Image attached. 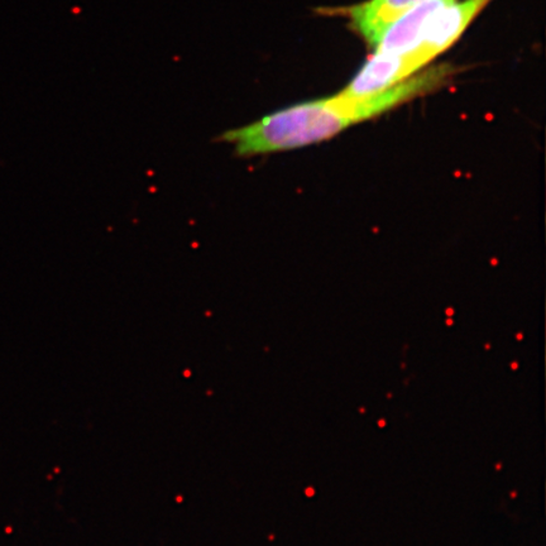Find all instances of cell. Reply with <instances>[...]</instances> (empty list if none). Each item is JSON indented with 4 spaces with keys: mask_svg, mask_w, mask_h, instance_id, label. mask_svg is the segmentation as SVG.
I'll list each match as a JSON object with an SVG mask.
<instances>
[{
    "mask_svg": "<svg viewBox=\"0 0 546 546\" xmlns=\"http://www.w3.org/2000/svg\"><path fill=\"white\" fill-rule=\"evenodd\" d=\"M364 120L367 118L360 104L338 94L286 106L247 126L223 132L215 141L233 147L236 157L249 158L325 142Z\"/></svg>",
    "mask_w": 546,
    "mask_h": 546,
    "instance_id": "obj_1",
    "label": "cell"
},
{
    "mask_svg": "<svg viewBox=\"0 0 546 546\" xmlns=\"http://www.w3.org/2000/svg\"><path fill=\"white\" fill-rule=\"evenodd\" d=\"M454 0H425L398 16L383 28L376 39V53L398 54L410 51L417 44L423 28L431 17Z\"/></svg>",
    "mask_w": 546,
    "mask_h": 546,
    "instance_id": "obj_3",
    "label": "cell"
},
{
    "mask_svg": "<svg viewBox=\"0 0 546 546\" xmlns=\"http://www.w3.org/2000/svg\"><path fill=\"white\" fill-rule=\"evenodd\" d=\"M421 2L425 0H367L346 8L333 9V14L345 16L354 31L373 46L387 24Z\"/></svg>",
    "mask_w": 546,
    "mask_h": 546,
    "instance_id": "obj_4",
    "label": "cell"
},
{
    "mask_svg": "<svg viewBox=\"0 0 546 546\" xmlns=\"http://www.w3.org/2000/svg\"><path fill=\"white\" fill-rule=\"evenodd\" d=\"M385 425H386V422H385V421H383V420H381V421H380V426H381V428H383V426H385Z\"/></svg>",
    "mask_w": 546,
    "mask_h": 546,
    "instance_id": "obj_5",
    "label": "cell"
},
{
    "mask_svg": "<svg viewBox=\"0 0 546 546\" xmlns=\"http://www.w3.org/2000/svg\"><path fill=\"white\" fill-rule=\"evenodd\" d=\"M491 0H463L446 6L431 17L412 51L422 64L428 65L458 41L473 19Z\"/></svg>",
    "mask_w": 546,
    "mask_h": 546,
    "instance_id": "obj_2",
    "label": "cell"
},
{
    "mask_svg": "<svg viewBox=\"0 0 546 546\" xmlns=\"http://www.w3.org/2000/svg\"><path fill=\"white\" fill-rule=\"evenodd\" d=\"M313 493H314V491H313V490H308V495H309V496H311V495H313Z\"/></svg>",
    "mask_w": 546,
    "mask_h": 546,
    "instance_id": "obj_6",
    "label": "cell"
}]
</instances>
